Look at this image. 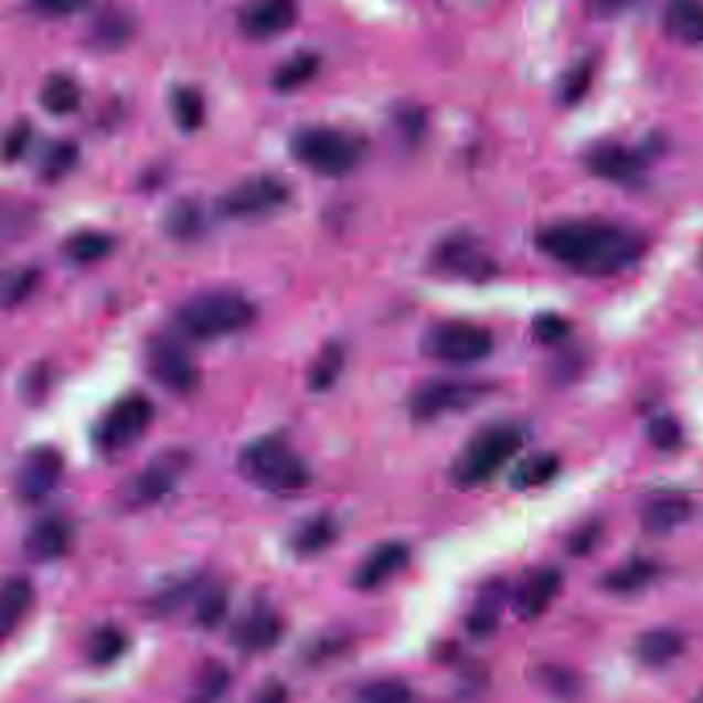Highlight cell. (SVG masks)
<instances>
[{
	"label": "cell",
	"mask_w": 703,
	"mask_h": 703,
	"mask_svg": "<svg viewBox=\"0 0 703 703\" xmlns=\"http://www.w3.org/2000/svg\"><path fill=\"white\" fill-rule=\"evenodd\" d=\"M194 624L203 629H217L230 610V594L221 586H203L194 598Z\"/></svg>",
	"instance_id": "cell-31"
},
{
	"label": "cell",
	"mask_w": 703,
	"mask_h": 703,
	"mask_svg": "<svg viewBox=\"0 0 703 703\" xmlns=\"http://www.w3.org/2000/svg\"><path fill=\"white\" fill-rule=\"evenodd\" d=\"M147 374L173 394H188L199 386V368L190 360L187 349L166 337L151 339L145 353Z\"/></svg>",
	"instance_id": "cell-12"
},
{
	"label": "cell",
	"mask_w": 703,
	"mask_h": 703,
	"mask_svg": "<svg viewBox=\"0 0 703 703\" xmlns=\"http://www.w3.org/2000/svg\"><path fill=\"white\" fill-rule=\"evenodd\" d=\"M560 472V458L555 454H534L526 458L512 475V487L520 491L547 484Z\"/></svg>",
	"instance_id": "cell-32"
},
{
	"label": "cell",
	"mask_w": 703,
	"mask_h": 703,
	"mask_svg": "<svg viewBox=\"0 0 703 703\" xmlns=\"http://www.w3.org/2000/svg\"><path fill=\"white\" fill-rule=\"evenodd\" d=\"M543 685L555 693V695H576L578 693V679L565 669H557V667H551V669H543Z\"/></svg>",
	"instance_id": "cell-46"
},
{
	"label": "cell",
	"mask_w": 703,
	"mask_h": 703,
	"mask_svg": "<svg viewBox=\"0 0 703 703\" xmlns=\"http://www.w3.org/2000/svg\"><path fill=\"white\" fill-rule=\"evenodd\" d=\"M512 594L505 579L493 578L477 594L475 605L467 615V631L475 638H489L500 627L503 607L510 603Z\"/></svg>",
	"instance_id": "cell-19"
},
{
	"label": "cell",
	"mask_w": 703,
	"mask_h": 703,
	"mask_svg": "<svg viewBox=\"0 0 703 703\" xmlns=\"http://www.w3.org/2000/svg\"><path fill=\"white\" fill-rule=\"evenodd\" d=\"M551 260L586 277H610L636 265L646 252L638 232L609 221H560L536 235Z\"/></svg>",
	"instance_id": "cell-1"
},
{
	"label": "cell",
	"mask_w": 703,
	"mask_h": 703,
	"mask_svg": "<svg viewBox=\"0 0 703 703\" xmlns=\"http://www.w3.org/2000/svg\"><path fill=\"white\" fill-rule=\"evenodd\" d=\"M532 330L541 343H557L569 334V322L557 313H541L534 318Z\"/></svg>",
	"instance_id": "cell-43"
},
{
	"label": "cell",
	"mask_w": 703,
	"mask_h": 703,
	"mask_svg": "<svg viewBox=\"0 0 703 703\" xmlns=\"http://www.w3.org/2000/svg\"><path fill=\"white\" fill-rule=\"evenodd\" d=\"M489 386L475 380L434 377L419 384L408 396V413L415 422L432 423L452 413H462L481 403Z\"/></svg>",
	"instance_id": "cell-9"
},
{
	"label": "cell",
	"mask_w": 703,
	"mask_h": 703,
	"mask_svg": "<svg viewBox=\"0 0 703 703\" xmlns=\"http://www.w3.org/2000/svg\"><path fill=\"white\" fill-rule=\"evenodd\" d=\"M413 697V691L405 681L386 677V679H375L365 685H361L358 691V700L368 703H398L407 702Z\"/></svg>",
	"instance_id": "cell-38"
},
{
	"label": "cell",
	"mask_w": 703,
	"mask_h": 703,
	"mask_svg": "<svg viewBox=\"0 0 703 703\" xmlns=\"http://www.w3.org/2000/svg\"><path fill=\"white\" fill-rule=\"evenodd\" d=\"M128 648V638L120 627L106 626L95 627L89 633L87 643H85V657L89 660V664L94 667H110L116 660H120Z\"/></svg>",
	"instance_id": "cell-28"
},
{
	"label": "cell",
	"mask_w": 703,
	"mask_h": 703,
	"mask_svg": "<svg viewBox=\"0 0 703 703\" xmlns=\"http://www.w3.org/2000/svg\"><path fill=\"white\" fill-rule=\"evenodd\" d=\"M114 248V242L104 232L85 230L78 234L71 235L64 244L66 256L77 263V265H94L97 260H104Z\"/></svg>",
	"instance_id": "cell-30"
},
{
	"label": "cell",
	"mask_w": 703,
	"mask_h": 703,
	"mask_svg": "<svg viewBox=\"0 0 703 703\" xmlns=\"http://www.w3.org/2000/svg\"><path fill=\"white\" fill-rule=\"evenodd\" d=\"M289 201V188L275 175H256L232 188L221 199V213L234 220H251L273 213Z\"/></svg>",
	"instance_id": "cell-13"
},
{
	"label": "cell",
	"mask_w": 703,
	"mask_h": 703,
	"mask_svg": "<svg viewBox=\"0 0 703 703\" xmlns=\"http://www.w3.org/2000/svg\"><path fill=\"white\" fill-rule=\"evenodd\" d=\"M657 565L648 560H629V562L610 569L605 578L600 579V586L605 593L636 594L643 590L648 584H652V579L657 578Z\"/></svg>",
	"instance_id": "cell-27"
},
{
	"label": "cell",
	"mask_w": 703,
	"mask_h": 703,
	"mask_svg": "<svg viewBox=\"0 0 703 703\" xmlns=\"http://www.w3.org/2000/svg\"><path fill=\"white\" fill-rule=\"evenodd\" d=\"M598 541H600V526L598 524H584L569 536L567 548L572 551V555L584 557L596 547Z\"/></svg>",
	"instance_id": "cell-47"
},
{
	"label": "cell",
	"mask_w": 703,
	"mask_h": 703,
	"mask_svg": "<svg viewBox=\"0 0 703 703\" xmlns=\"http://www.w3.org/2000/svg\"><path fill=\"white\" fill-rule=\"evenodd\" d=\"M256 320V306L232 289H211L188 297L173 313L182 334L194 341H220L248 329Z\"/></svg>",
	"instance_id": "cell-2"
},
{
	"label": "cell",
	"mask_w": 703,
	"mask_h": 703,
	"mask_svg": "<svg viewBox=\"0 0 703 703\" xmlns=\"http://www.w3.org/2000/svg\"><path fill=\"white\" fill-rule=\"evenodd\" d=\"M524 432L516 423H491L470 436L454 458L450 477L458 487H477L493 479L524 446Z\"/></svg>",
	"instance_id": "cell-4"
},
{
	"label": "cell",
	"mask_w": 703,
	"mask_h": 703,
	"mask_svg": "<svg viewBox=\"0 0 703 703\" xmlns=\"http://www.w3.org/2000/svg\"><path fill=\"white\" fill-rule=\"evenodd\" d=\"M337 536H339L337 518L327 512H320L297 524L294 532L289 534V547L299 557H312L327 551L337 541Z\"/></svg>",
	"instance_id": "cell-22"
},
{
	"label": "cell",
	"mask_w": 703,
	"mask_h": 703,
	"mask_svg": "<svg viewBox=\"0 0 703 703\" xmlns=\"http://www.w3.org/2000/svg\"><path fill=\"white\" fill-rule=\"evenodd\" d=\"M172 114L178 126L187 132H194L203 126L204 102L201 95L190 87L178 89L172 97Z\"/></svg>",
	"instance_id": "cell-37"
},
{
	"label": "cell",
	"mask_w": 703,
	"mask_h": 703,
	"mask_svg": "<svg viewBox=\"0 0 703 703\" xmlns=\"http://www.w3.org/2000/svg\"><path fill=\"white\" fill-rule=\"evenodd\" d=\"M685 650V638L681 631L672 627H654L646 633H641L636 641V657L641 664L662 669L669 667Z\"/></svg>",
	"instance_id": "cell-23"
},
{
	"label": "cell",
	"mask_w": 703,
	"mask_h": 703,
	"mask_svg": "<svg viewBox=\"0 0 703 703\" xmlns=\"http://www.w3.org/2000/svg\"><path fill=\"white\" fill-rule=\"evenodd\" d=\"M590 73H593V68L590 66H578L567 81L563 83V99L567 102V104H576L582 95L586 94V89H588V85H590Z\"/></svg>",
	"instance_id": "cell-48"
},
{
	"label": "cell",
	"mask_w": 703,
	"mask_h": 703,
	"mask_svg": "<svg viewBox=\"0 0 703 703\" xmlns=\"http://www.w3.org/2000/svg\"><path fill=\"white\" fill-rule=\"evenodd\" d=\"M33 603V586L25 576H9L2 584L0 598V633L11 638L17 626L23 621Z\"/></svg>",
	"instance_id": "cell-24"
},
{
	"label": "cell",
	"mask_w": 703,
	"mask_h": 703,
	"mask_svg": "<svg viewBox=\"0 0 703 703\" xmlns=\"http://www.w3.org/2000/svg\"><path fill=\"white\" fill-rule=\"evenodd\" d=\"M203 579L190 578L182 579L173 586H168L166 590L157 593L151 600H149V610L156 615V617H168L173 615L175 610L182 609L187 603L194 600L199 593L203 590Z\"/></svg>",
	"instance_id": "cell-33"
},
{
	"label": "cell",
	"mask_w": 703,
	"mask_h": 703,
	"mask_svg": "<svg viewBox=\"0 0 703 703\" xmlns=\"http://www.w3.org/2000/svg\"><path fill=\"white\" fill-rule=\"evenodd\" d=\"M563 576L555 567H539L520 579L510 603L518 619L534 621L553 605L562 590Z\"/></svg>",
	"instance_id": "cell-16"
},
{
	"label": "cell",
	"mask_w": 703,
	"mask_h": 703,
	"mask_svg": "<svg viewBox=\"0 0 703 703\" xmlns=\"http://www.w3.org/2000/svg\"><path fill=\"white\" fill-rule=\"evenodd\" d=\"M693 514V503L679 493H664L648 501L641 510V524L650 534H669L683 526Z\"/></svg>",
	"instance_id": "cell-21"
},
{
	"label": "cell",
	"mask_w": 703,
	"mask_h": 703,
	"mask_svg": "<svg viewBox=\"0 0 703 703\" xmlns=\"http://www.w3.org/2000/svg\"><path fill=\"white\" fill-rule=\"evenodd\" d=\"M422 353L448 365H475L493 353V332L475 322L446 320L423 332Z\"/></svg>",
	"instance_id": "cell-5"
},
{
	"label": "cell",
	"mask_w": 703,
	"mask_h": 703,
	"mask_svg": "<svg viewBox=\"0 0 703 703\" xmlns=\"http://www.w3.org/2000/svg\"><path fill=\"white\" fill-rule=\"evenodd\" d=\"M588 170L613 184H631L641 172L640 159L617 142L596 145L586 157Z\"/></svg>",
	"instance_id": "cell-20"
},
{
	"label": "cell",
	"mask_w": 703,
	"mask_h": 703,
	"mask_svg": "<svg viewBox=\"0 0 703 703\" xmlns=\"http://www.w3.org/2000/svg\"><path fill=\"white\" fill-rule=\"evenodd\" d=\"M40 106L56 118L71 116L81 106V89L77 83L66 75L47 77L40 89Z\"/></svg>",
	"instance_id": "cell-29"
},
{
	"label": "cell",
	"mask_w": 703,
	"mask_h": 703,
	"mask_svg": "<svg viewBox=\"0 0 703 703\" xmlns=\"http://www.w3.org/2000/svg\"><path fill=\"white\" fill-rule=\"evenodd\" d=\"M230 683H232L230 669L220 660H211L196 674V681L192 685V700H201V702L220 700L230 688Z\"/></svg>",
	"instance_id": "cell-36"
},
{
	"label": "cell",
	"mask_w": 703,
	"mask_h": 703,
	"mask_svg": "<svg viewBox=\"0 0 703 703\" xmlns=\"http://www.w3.org/2000/svg\"><path fill=\"white\" fill-rule=\"evenodd\" d=\"M190 467V454L180 448L157 452L142 469L137 470L120 487V501L126 508L139 510L166 500Z\"/></svg>",
	"instance_id": "cell-8"
},
{
	"label": "cell",
	"mask_w": 703,
	"mask_h": 703,
	"mask_svg": "<svg viewBox=\"0 0 703 703\" xmlns=\"http://www.w3.org/2000/svg\"><path fill=\"white\" fill-rule=\"evenodd\" d=\"M283 638L281 615L266 603L244 610L232 626L230 640L239 652L258 654L275 648Z\"/></svg>",
	"instance_id": "cell-14"
},
{
	"label": "cell",
	"mask_w": 703,
	"mask_h": 703,
	"mask_svg": "<svg viewBox=\"0 0 703 703\" xmlns=\"http://www.w3.org/2000/svg\"><path fill=\"white\" fill-rule=\"evenodd\" d=\"M291 153L299 163L320 175H344L361 159V145L353 137L329 126L301 128L291 139Z\"/></svg>",
	"instance_id": "cell-6"
},
{
	"label": "cell",
	"mask_w": 703,
	"mask_h": 703,
	"mask_svg": "<svg viewBox=\"0 0 703 703\" xmlns=\"http://www.w3.org/2000/svg\"><path fill=\"white\" fill-rule=\"evenodd\" d=\"M432 265L441 275L470 283L489 281L498 273L496 260L487 254L481 242L469 234L446 237L434 252Z\"/></svg>",
	"instance_id": "cell-11"
},
{
	"label": "cell",
	"mask_w": 703,
	"mask_h": 703,
	"mask_svg": "<svg viewBox=\"0 0 703 703\" xmlns=\"http://www.w3.org/2000/svg\"><path fill=\"white\" fill-rule=\"evenodd\" d=\"M203 215L199 211V206L192 203H180L173 206L166 221L168 232L178 237V239H190L203 232Z\"/></svg>",
	"instance_id": "cell-39"
},
{
	"label": "cell",
	"mask_w": 703,
	"mask_h": 703,
	"mask_svg": "<svg viewBox=\"0 0 703 703\" xmlns=\"http://www.w3.org/2000/svg\"><path fill=\"white\" fill-rule=\"evenodd\" d=\"M320 68V61L316 54H296L287 63L279 66L273 77V85L281 92H294L310 83Z\"/></svg>",
	"instance_id": "cell-34"
},
{
	"label": "cell",
	"mask_w": 703,
	"mask_h": 703,
	"mask_svg": "<svg viewBox=\"0 0 703 703\" xmlns=\"http://www.w3.org/2000/svg\"><path fill=\"white\" fill-rule=\"evenodd\" d=\"M30 4L38 15L63 19L75 15L87 4V0H30Z\"/></svg>",
	"instance_id": "cell-45"
},
{
	"label": "cell",
	"mask_w": 703,
	"mask_h": 703,
	"mask_svg": "<svg viewBox=\"0 0 703 703\" xmlns=\"http://www.w3.org/2000/svg\"><path fill=\"white\" fill-rule=\"evenodd\" d=\"M297 21L294 0H256L239 13V30L251 40H273L289 32Z\"/></svg>",
	"instance_id": "cell-17"
},
{
	"label": "cell",
	"mask_w": 703,
	"mask_h": 703,
	"mask_svg": "<svg viewBox=\"0 0 703 703\" xmlns=\"http://www.w3.org/2000/svg\"><path fill=\"white\" fill-rule=\"evenodd\" d=\"M667 30L683 44H702L703 0H671L667 9Z\"/></svg>",
	"instance_id": "cell-25"
},
{
	"label": "cell",
	"mask_w": 703,
	"mask_h": 703,
	"mask_svg": "<svg viewBox=\"0 0 703 703\" xmlns=\"http://www.w3.org/2000/svg\"><path fill=\"white\" fill-rule=\"evenodd\" d=\"M40 281V273L32 266H19L4 273L2 277V308L13 310L32 296Z\"/></svg>",
	"instance_id": "cell-35"
},
{
	"label": "cell",
	"mask_w": 703,
	"mask_h": 703,
	"mask_svg": "<svg viewBox=\"0 0 703 703\" xmlns=\"http://www.w3.org/2000/svg\"><path fill=\"white\" fill-rule=\"evenodd\" d=\"M64 475V456L52 444H38L19 458L13 489L21 503H40L46 500L61 483Z\"/></svg>",
	"instance_id": "cell-10"
},
{
	"label": "cell",
	"mask_w": 703,
	"mask_h": 703,
	"mask_svg": "<svg viewBox=\"0 0 703 703\" xmlns=\"http://www.w3.org/2000/svg\"><path fill=\"white\" fill-rule=\"evenodd\" d=\"M411 551L403 541L375 545L353 569L351 586L360 593H374L407 567Z\"/></svg>",
	"instance_id": "cell-15"
},
{
	"label": "cell",
	"mask_w": 703,
	"mask_h": 703,
	"mask_svg": "<svg viewBox=\"0 0 703 703\" xmlns=\"http://www.w3.org/2000/svg\"><path fill=\"white\" fill-rule=\"evenodd\" d=\"M21 396L23 401H28L30 405H38L44 401L47 388H50V370L44 363H35L32 365L23 377H21Z\"/></svg>",
	"instance_id": "cell-42"
},
{
	"label": "cell",
	"mask_w": 703,
	"mask_h": 703,
	"mask_svg": "<svg viewBox=\"0 0 703 703\" xmlns=\"http://www.w3.org/2000/svg\"><path fill=\"white\" fill-rule=\"evenodd\" d=\"M648 438H650V444L658 450L671 452V450L681 446L683 429H681V425L672 415H660V417H654L648 425Z\"/></svg>",
	"instance_id": "cell-40"
},
{
	"label": "cell",
	"mask_w": 703,
	"mask_h": 703,
	"mask_svg": "<svg viewBox=\"0 0 703 703\" xmlns=\"http://www.w3.org/2000/svg\"><path fill=\"white\" fill-rule=\"evenodd\" d=\"M30 142H32V126L28 123H17L15 126H11L9 132L4 135V145H2L4 161L13 163L17 159H21L30 149Z\"/></svg>",
	"instance_id": "cell-44"
},
{
	"label": "cell",
	"mask_w": 703,
	"mask_h": 703,
	"mask_svg": "<svg viewBox=\"0 0 703 703\" xmlns=\"http://www.w3.org/2000/svg\"><path fill=\"white\" fill-rule=\"evenodd\" d=\"M344 370V349L343 344L337 341H329L324 344L316 358H313L308 372H306V386L313 394H322L329 392Z\"/></svg>",
	"instance_id": "cell-26"
},
{
	"label": "cell",
	"mask_w": 703,
	"mask_h": 703,
	"mask_svg": "<svg viewBox=\"0 0 703 703\" xmlns=\"http://www.w3.org/2000/svg\"><path fill=\"white\" fill-rule=\"evenodd\" d=\"M73 543V529L63 516L38 518L23 536V555L33 563L58 562Z\"/></svg>",
	"instance_id": "cell-18"
},
{
	"label": "cell",
	"mask_w": 703,
	"mask_h": 703,
	"mask_svg": "<svg viewBox=\"0 0 703 703\" xmlns=\"http://www.w3.org/2000/svg\"><path fill=\"white\" fill-rule=\"evenodd\" d=\"M237 470L248 483L273 496H296L312 481L306 460L277 436L246 444L237 454Z\"/></svg>",
	"instance_id": "cell-3"
},
{
	"label": "cell",
	"mask_w": 703,
	"mask_h": 703,
	"mask_svg": "<svg viewBox=\"0 0 703 703\" xmlns=\"http://www.w3.org/2000/svg\"><path fill=\"white\" fill-rule=\"evenodd\" d=\"M77 161V147L71 142H56L42 159V173L46 180H58L68 172Z\"/></svg>",
	"instance_id": "cell-41"
},
{
	"label": "cell",
	"mask_w": 703,
	"mask_h": 703,
	"mask_svg": "<svg viewBox=\"0 0 703 703\" xmlns=\"http://www.w3.org/2000/svg\"><path fill=\"white\" fill-rule=\"evenodd\" d=\"M156 419L151 398L141 392H130L118 398L95 423V446L104 454H120L132 448L149 432Z\"/></svg>",
	"instance_id": "cell-7"
},
{
	"label": "cell",
	"mask_w": 703,
	"mask_h": 703,
	"mask_svg": "<svg viewBox=\"0 0 703 703\" xmlns=\"http://www.w3.org/2000/svg\"><path fill=\"white\" fill-rule=\"evenodd\" d=\"M285 697H287V691L279 683L277 685H268L256 695V700H263V702H281Z\"/></svg>",
	"instance_id": "cell-49"
}]
</instances>
